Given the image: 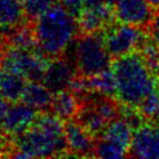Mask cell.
I'll use <instances>...</instances> for the list:
<instances>
[{"label": "cell", "mask_w": 159, "mask_h": 159, "mask_svg": "<svg viewBox=\"0 0 159 159\" xmlns=\"http://www.w3.org/2000/svg\"><path fill=\"white\" fill-rule=\"evenodd\" d=\"M29 20L20 0H0V35L6 41Z\"/></svg>", "instance_id": "13"}, {"label": "cell", "mask_w": 159, "mask_h": 159, "mask_svg": "<svg viewBox=\"0 0 159 159\" xmlns=\"http://www.w3.org/2000/svg\"><path fill=\"white\" fill-rule=\"evenodd\" d=\"M149 37L150 33L144 27L121 22L111 23L102 31L107 51L114 59L139 51Z\"/></svg>", "instance_id": "5"}, {"label": "cell", "mask_w": 159, "mask_h": 159, "mask_svg": "<svg viewBox=\"0 0 159 159\" xmlns=\"http://www.w3.org/2000/svg\"><path fill=\"white\" fill-rule=\"evenodd\" d=\"M78 75L93 77L111 69V55L100 33H83L73 42L72 49Z\"/></svg>", "instance_id": "4"}, {"label": "cell", "mask_w": 159, "mask_h": 159, "mask_svg": "<svg viewBox=\"0 0 159 159\" xmlns=\"http://www.w3.org/2000/svg\"><path fill=\"white\" fill-rule=\"evenodd\" d=\"M138 109L145 116V119L155 121L159 116V89L151 93L150 95L142 102Z\"/></svg>", "instance_id": "19"}, {"label": "cell", "mask_w": 159, "mask_h": 159, "mask_svg": "<svg viewBox=\"0 0 159 159\" xmlns=\"http://www.w3.org/2000/svg\"><path fill=\"white\" fill-rule=\"evenodd\" d=\"M148 1L150 2L151 6H152L153 8L158 11V9H159V0H148Z\"/></svg>", "instance_id": "26"}, {"label": "cell", "mask_w": 159, "mask_h": 159, "mask_svg": "<svg viewBox=\"0 0 159 159\" xmlns=\"http://www.w3.org/2000/svg\"><path fill=\"white\" fill-rule=\"evenodd\" d=\"M7 106H8V105H7V101H5L4 99L0 97V125H1V122H2L5 113H6Z\"/></svg>", "instance_id": "25"}, {"label": "cell", "mask_w": 159, "mask_h": 159, "mask_svg": "<svg viewBox=\"0 0 159 159\" xmlns=\"http://www.w3.org/2000/svg\"><path fill=\"white\" fill-rule=\"evenodd\" d=\"M11 141L8 157L14 158L67 157L69 153L65 124L52 111H40L34 123Z\"/></svg>", "instance_id": "1"}, {"label": "cell", "mask_w": 159, "mask_h": 159, "mask_svg": "<svg viewBox=\"0 0 159 159\" xmlns=\"http://www.w3.org/2000/svg\"><path fill=\"white\" fill-rule=\"evenodd\" d=\"M56 1L57 0H20L27 16L30 21H34L35 19L45 13L53 5L57 4Z\"/></svg>", "instance_id": "18"}, {"label": "cell", "mask_w": 159, "mask_h": 159, "mask_svg": "<svg viewBox=\"0 0 159 159\" xmlns=\"http://www.w3.org/2000/svg\"><path fill=\"white\" fill-rule=\"evenodd\" d=\"M7 138L8 137L2 131L0 133V157H8L9 155V144Z\"/></svg>", "instance_id": "23"}, {"label": "cell", "mask_w": 159, "mask_h": 159, "mask_svg": "<svg viewBox=\"0 0 159 159\" xmlns=\"http://www.w3.org/2000/svg\"><path fill=\"white\" fill-rule=\"evenodd\" d=\"M134 131L133 127L121 116L111 121L98 137L94 146V157L107 159L128 157Z\"/></svg>", "instance_id": "6"}, {"label": "cell", "mask_w": 159, "mask_h": 159, "mask_svg": "<svg viewBox=\"0 0 159 159\" xmlns=\"http://www.w3.org/2000/svg\"><path fill=\"white\" fill-rule=\"evenodd\" d=\"M49 62L50 58L47 57L39 48L8 45L1 66L22 75L29 81H43Z\"/></svg>", "instance_id": "7"}, {"label": "cell", "mask_w": 159, "mask_h": 159, "mask_svg": "<svg viewBox=\"0 0 159 159\" xmlns=\"http://www.w3.org/2000/svg\"><path fill=\"white\" fill-rule=\"evenodd\" d=\"M111 67L116 86L115 98L123 106L139 108L142 102L159 89V75L138 51L115 58Z\"/></svg>", "instance_id": "2"}, {"label": "cell", "mask_w": 159, "mask_h": 159, "mask_svg": "<svg viewBox=\"0 0 159 159\" xmlns=\"http://www.w3.org/2000/svg\"><path fill=\"white\" fill-rule=\"evenodd\" d=\"M129 157L159 158V136L155 124H143L134 131Z\"/></svg>", "instance_id": "12"}, {"label": "cell", "mask_w": 159, "mask_h": 159, "mask_svg": "<svg viewBox=\"0 0 159 159\" xmlns=\"http://www.w3.org/2000/svg\"><path fill=\"white\" fill-rule=\"evenodd\" d=\"M67 157H94V136L77 120H67L65 123Z\"/></svg>", "instance_id": "11"}, {"label": "cell", "mask_w": 159, "mask_h": 159, "mask_svg": "<svg viewBox=\"0 0 159 159\" xmlns=\"http://www.w3.org/2000/svg\"><path fill=\"white\" fill-rule=\"evenodd\" d=\"M36 44L50 59L64 56L80 34L77 18L63 5H53L31 23Z\"/></svg>", "instance_id": "3"}, {"label": "cell", "mask_w": 159, "mask_h": 159, "mask_svg": "<svg viewBox=\"0 0 159 159\" xmlns=\"http://www.w3.org/2000/svg\"><path fill=\"white\" fill-rule=\"evenodd\" d=\"M77 77L78 72L72 59L67 56H61L50 59L42 83L55 94L72 89Z\"/></svg>", "instance_id": "8"}, {"label": "cell", "mask_w": 159, "mask_h": 159, "mask_svg": "<svg viewBox=\"0 0 159 159\" xmlns=\"http://www.w3.org/2000/svg\"><path fill=\"white\" fill-rule=\"evenodd\" d=\"M62 5L75 18L78 19L85 7V0H62Z\"/></svg>", "instance_id": "20"}, {"label": "cell", "mask_w": 159, "mask_h": 159, "mask_svg": "<svg viewBox=\"0 0 159 159\" xmlns=\"http://www.w3.org/2000/svg\"><path fill=\"white\" fill-rule=\"evenodd\" d=\"M40 111L23 101L11 102L0 125L1 131L7 137H14L30 127Z\"/></svg>", "instance_id": "9"}, {"label": "cell", "mask_w": 159, "mask_h": 159, "mask_svg": "<svg viewBox=\"0 0 159 159\" xmlns=\"http://www.w3.org/2000/svg\"><path fill=\"white\" fill-rule=\"evenodd\" d=\"M7 42L5 41V39L0 35V66L2 65L5 59V56H6V51H7Z\"/></svg>", "instance_id": "24"}, {"label": "cell", "mask_w": 159, "mask_h": 159, "mask_svg": "<svg viewBox=\"0 0 159 159\" xmlns=\"http://www.w3.org/2000/svg\"><path fill=\"white\" fill-rule=\"evenodd\" d=\"M152 122H155V123H159V116L155 120V121H152Z\"/></svg>", "instance_id": "28"}, {"label": "cell", "mask_w": 159, "mask_h": 159, "mask_svg": "<svg viewBox=\"0 0 159 159\" xmlns=\"http://www.w3.org/2000/svg\"><path fill=\"white\" fill-rule=\"evenodd\" d=\"M115 0H85L84 8H114Z\"/></svg>", "instance_id": "21"}, {"label": "cell", "mask_w": 159, "mask_h": 159, "mask_svg": "<svg viewBox=\"0 0 159 159\" xmlns=\"http://www.w3.org/2000/svg\"><path fill=\"white\" fill-rule=\"evenodd\" d=\"M53 93L42 81H28L21 101L26 102L37 111L50 108Z\"/></svg>", "instance_id": "17"}, {"label": "cell", "mask_w": 159, "mask_h": 159, "mask_svg": "<svg viewBox=\"0 0 159 159\" xmlns=\"http://www.w3.org/2000/svg\"><path fill=\"white\" fill-rule=\"evenodd\" d=\"M29 80L22 75L5 66L0 67V97L7 102L22 100L23 93Z\"/></svg>", "instance_id": "14"}, {"label": "cell", "mask_w": 159, "mask_h": 159, "mask_svg": "<svg viewBox=\"0 0 159 159\" xmlns=\"http://www.w3.org/2000/svg\"><path fill=\"white\" fill-rule=\"evenodd\" d=\"M149 33L152 40L159 45V9L157 11V13H155V16L152 19V22L149 27Z\"/></svg>", "instance_id": "22"}, {"label": "cell", "mask_w": 159, "mask_h": 159, "mask_svg": "<svg viewBox=\"0 0 159 159\" xmlns=\"http://www.w3.org/2000/svg\"><path fill=\"white\" fill-rule=\"evenodd\" d=\"M81 107L79 95L72 89H66L53 94L50 111L62 120H72L77 116Z\"/></svg>", "instance_id": "16"}, {"label": "cell", "mask_w": 159, "mask_h": 159, "mask_svg": "<svg viewBox=\"0 0 159 159\" xmlns=\"http://www.w3.org/2000/svg\"><path fill=\"white\" fill-rule=\"evenodd\" d=\"M115 19L114 8H84L78 16L80 31L101 33L111 26Z\"/></svg>", "instance_id": "15"}, {"label": "cell", "mask_w": 159, "mask_h": 159, "mask_svg": "<svg viewBox=\"0 0 159 159\" xmlns=\"http://www.w3.org/2000/svg\"><path fill=\"white\" fill-rule=\"evenodd\" d=\"M155 124V129H156V131H157V135L159 136V123H153Z\"/></svg>", "instance_id": "27"}, {"label": "cell", "mask_w": 159, "mask_h": 159, "mask_svg": "<svg viewBox=\"0 0 159 159\" xmlns=\"http://www.w3.org/2000/svg\"><path fill=\"white\" fill-rule=\"evenodd\" d=\"M148 0H115L114 11L117 22L149 28L155 16Z\"/></svg>", "instance_id": "10"}]
</instances>
